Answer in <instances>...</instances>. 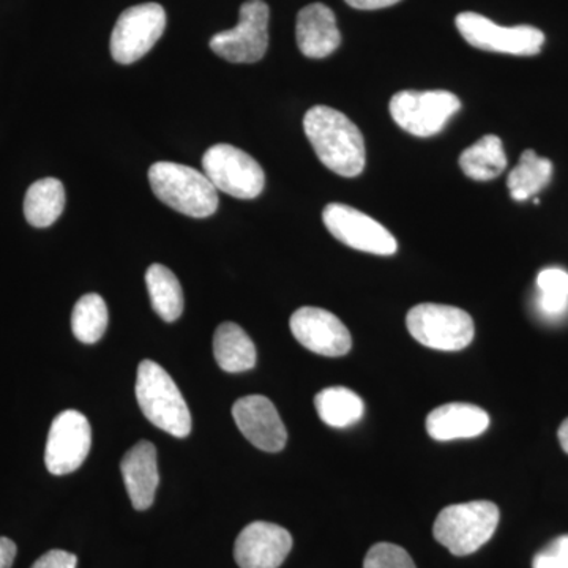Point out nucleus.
<instances>
[{"label":"nucleus","instance_id":"nucleus-11","mask_svg":"<svg viewBox=\"0 0 568 568\" xmlns=\"http://www.w3.org/2000/svg\"><path fill=\"white\" fill-rule=\"evenodd\" d=\"M92 429L80 410H63L52 420L44 465L52 476H67L80 469L91 452Z\"/></svg>","mask_w":568,"mask_h":568},{"label":"nucleus","instance_id":"nucleus-7","mask_svg":"<svg viewBox=\"0 0 568 568\" xmlns=\"http://www.w3.org/2000/svg\"><path fill=\"white\" fill-rule=\"evenodd\" d=\"M204 174L216 190L239 197L254 200L263 193L265 174L252 155L231 144H216L203 156Z\"/></svg>","mask_w":568,"mask_h":568},{"label":"nucleus","instance_id":"nucleus-14","mask_svg":"<svg viewBox=\"0 0 568 568\" xmlns=\"http://www.w3.org/2000/svg\"><path fill=\"white\" fill-rule=\"evenodd\" d=\"M233 417L242 435L260 450L276 454L286 446V426L274 403L265 396L250 395L237 399L233 406Z\"/></svg>","mask_w":568,"mask_h":568},{"label":"nucleus","instance_id":"nucleus-26","mask_svg":"<svg viewBox=\"0 0 568 568\" xmlns=\"http://www.w3.org/2000/svg\"><path fill=\"white\" fill-rule=\"evenodd\" d=\"M538 305L547 316H560L568 308V274L562 268H545L537 276Z\"/></svg>","mask_w":568,"mask_h":568},{"label":"nucleus","instance_id":"nucleus-18","mask_svg":"<svg viewBox=\"0 0 568 568\" xmlns=\"http://www.w3.org/2000/svg\"><path fill=\"white\" fill-rule=\"evenodd\" d=\"M488 426V414L481 407L467 403H448L436 407L426 417V432L439 443L484 435Z\"/></svg>","mask_w":568,"mask_h":568},{"label":"nucleus","instance_id":"nucleus-4","mask_svg":"<svg viewBox=\"0 0 568 568\" xmlns=\"http://www.w3.org/2000/svg\"><path fill=\"white\" fill-rule=\"evenodd\" d=\"M499 508L489 500L454 504L437 515L433 534L454 556H469L495 536Z\"/></svg>","mask_w":568,"mask_h":568},{"label":"nucleus","instance_id":"nucleus-30","mask_svg":"<svg viewBox=\"0 0 568 568\" xmlns=\"http://www.w3.org/2000/svg\"><path fill=\"white\" fill-rule=\"evenodd\" d=\"M17 558V545L7 537H0V568H11Z\"/></svg>","mask_w":568,"mask_h":568},{"label":"nucleus","instance_id":"nucleus-12","mask_svg":"<svg viewBox=\"0 0 568 568\" xmlns=\"http://www.w3.org/2000/svg\"><path fill=\"white\" fill-rule=\"evenodd\" d=\"M323 220L336 241L358 252L392 256L398 250L394 235L383 224L349 205L328 204L324 209Z\"/></svg>","mask_w":568,"mask_h":568},{"label":"nucleus","instance_id":"nucleus-31","mask_svg":"<svg viewBox=\"0 0 568 568\" xmlns=\"http://www.w3.org/2000/svg\"><path fill=\"white\" fill-rule=\"evenodd\" d=\"M399 0H346L347 6L357 10H379L395 6Z\"/></svg>","mask_w":568,"mask_h":568},{"label":"nucleus","instance_id":"nucleus-17","mask_svg":"<svg viewBox=\"0 0 568 568\" xmlns=\"http://www.w3.org/2000/svg\"><path fill=\"white\" fill-rule=\"evenodd\" d=\"M295 37L298 50L310 59L327 58L342 44L335 13L324 3H312L298 11Z\"/></svg>","mask_w":568,"mask_h":568},{"label":"nucleus","instance_id":"nucleus-19","mask_svg":"<svg viewBox=\"0 0 568 568\" xmlns=\"http://www.w3.org/2000/svg\"><path fill=\"white\" fill-rule=\"evenodd\" d=\"M213 355L223 372H248L256 365V347L241 325L223 323L213 335Z\"/></svg>","mask_w":568,"mask_h":568},{"label":"nucleus","instance_id":"nucleus-29","mask_svg":"<svg viewBox=\"0 0 568 568\" xmlns=\"http://www.w3.org/2000/svg\"><path fill=\"white\" fill-rule=\"evenodd\" d=\"M78 558L63 549H51L44 552L31 568H77Z\"/></svg>","mask_w":568,"mask_h":568},{"label":"nucleus","instance_id":"nucleus-25","mask_svg":"<svg viewBox=\"0 0 568 568\" xmlns=\"http://www.w3.org/2000/svg\"><path fill=\"white\" fill-rule=\"evenodd\" d=\"M108 321H110V315H108V306L104 304L102 295L85 294L74 305L73 315H71V331L81 343L93 345V343L100 342L106 332Z\"/></svg>","mask_w":568,"mask_h":568},{"label":"nucleus","instance_id":"nucleus-10","mask_svg":"<svg viewBox=\"0 0 568 568\" xmlns=\"http://www.w3.org/2000/svg\"><path fill=\"white\" fill-rule=\"evenodd\" d=\"M463 39L481 51L511 55H536L545 43V33L532 26L503 28L481 14L465 11L455 20Z\"/></svg>","mask_w":568,"mask_h":568},{"label":"nucleus","instance_id":"nucleus-15","mask_svg":"<svg viewBox=\"0 0 568 568\" xmlns=\"http://www.w3.org/2000/svg\"><path fill=\"white\" fill-rule=\"evenodd\" d=\"M293 549V537L274 523L254 521L235 540L234 558L241 568H280Z\"/></svg>","mask_w":568,"mask_h":568},{"label":"nucleus","instance_id":"nucleus-21","mask_svg":"<svg viewBox=\"0 0 568 568\" xmlns=\"http://www.w3.org/2000/svg\"><path fill=\"white\" fill-rule=\"evenodd\" d=\"M459 166L473 181L487 182L499 178L507 168L503 141L496 134H487L462 153Z\"/></svg>","mask_w":568,"mask_h":568},{"label":"nucleus","instance_id":"nucleus-24","mask_svg":"<svg viewBox=\"0 0 568 568\" xmlns=\"http://www.w3.org/2000/svg\"><path fill=\"white\" fill-rule=\"evenodd\" d=\"M552 163L541 159L536 152H523L518 166L508 174L507 185L515 201H526L536 196L551 181Z\"/></svg>","mask_w":568,"mask_h":568},{"label":"nucleus","instance_id":"nucleus-8","mask_svg":"<svg viewBox=\"0 0 568 568\" xmlns=\"http://www.w3.org/2000/svg\"><path fill=\"white\" fill-rule=\"evenodd\" d=\"M166 29V11L160 3H141L123 11L111 33V55L115 62L130 65L144 58L162 39Z\"/></svg>","mask_w":568,"mask_h":568},{"label":"nucleus","instance_id":"nucleus-23","mask_svg":"<svg viewBox=\"0 0 568 568\" xmlns=\"http://www.w3.org/2000/svg\"><path fill=\"white\" fill-rule=\"evenodd\" d=\"M145 284L152 308L166 323H174L183 313V293L178 276L162 264H152L145 272Z\"/></svg>","mask_w":568,"mask_h":568},{"label":"nucleus","instance_id":"nucleus-1","mask_svg":"<svg viewBox=\"0 0 568 568\" xmlns=\"http://www.w3.org/2000/svg\"><path fill=\"white\" fill-rule=\"evenodd\" d=\"M304 130L317 159L332 173L342 178H357L364 173V136L343 112L328 106L312 108L305 114Z\"/></svg>","mask_w":568,"mask_h":568},{"label":"nucleus","instance_id":"nucleus-22","mask_svg":"<svg viewBox=\"0 0 568 568\" xmlns=\"http://www.w3.org/2000/svg\"><path fill=\"white\" fill-rule=\"evenodd\" d=\"M317 416L332 428H347L364 417V399L346 387H328L315 398Z\"/></svg>","mask_w":568,"mask_h":568},{"label":"nucleus","instance_id":"nucleus-9","mask_svg":"<svg viewBox=\"0 0 568 568\" xmlns=\"http://www.w3.org/2000/svg\"><path fill=\"white\" fill-rule=\"evenodd\" d=\"M268 11L264 0H246L241 7L239 24L230 31L215 33L211 50L224 61L256 63L268 48Z\"/></svg>","mask_w":568,"mask_h":568},{"label":"nucleus","instance_id":"nucleus-2","mask_svg":"<svg viewBox=\"0 0 568 568\" xmlns=\"http://www.w3.org/2000/svg\"><path fill=\"white\" fill-rule=\"evenodd\" d=\"M136 399L142 414L156 428L183 439L192 433V414L166 369L153 361L138 366Z\"/></svg>","mask_w":568,"mask_h":568},{"label":"nucleus","instance_id":"nucleus-6","mask_svg":"<svg viewBox=\"0 0 568 568\" xmlns=\"http://www.w3.org/2000/svg\"><path fill=\"white\" fill-rule=\"evenodd\" d=\"M390 115L399 129L418 138L443 132L448 119L462 108L455 93L447 91H403L390 100Z\"/></svg>","mask_w":568,"mask_h":568},{"label":"nucleus","instance_id":"nucleus-3","mask_svg":"<svg viewBox=\"0 0 568 568\" xmlns=\"http://www.w3.org/2000/svg\"><path fill=\"white\" fill-rule=\"evenodd\" d=\"M149 182L163 204L193 219H207L219 209V193L194 168L173 162H159L149 170Z\"/></svg>","mask_w":568,"mask_h":568},{"label":"nucleus","instance_id":"nucleus-32","mask_svg":"<svg viewBox=\"0 0 568 568\" xmlns=\"http://www.w3.org/2000/svg\"><path fill=\"white\" fill-rule=\"evenodd\" d=\"M558 437L560 447H562V450L568 455V418H566V420L562 422V425H560Z\"/></svg>","mask_w":568,"mask_h":568},{"label":"nucleus","instance_id":"nucleus-5","mask_svg":"<svg viewBox=\"0 0 568 568\" xmlns=\"http://www.w3.org/2000/svg\"><path fill=\"white\" fill-rule=\"evenodd\" d=\"M407 331L420 345L436 351H462L473 343V317L457 306L420 304L406 317Z\"/></svg>","mask_w":568,"mask_h":568},{"label":"nucleus","instance_id":"nucleus-16","mask_svg":"<svg viewBox=\"0 0 568 568\" xmlns=\"http://www.w3.org/2000/svg\"><path fill=\"white\" fill-rule=\"evenodd\" d=\"M123 484L136 510H148L160 484L156 448L149 440L134 444L121 463Z\"/></svg>","mask_w":568,"mask_h":568},{"label":"nucleus","instance_id":"nucleus-27","mask_svg":"<svg viewBox=\"0 0 568 568\" xmlns=\"http://www.w3.org/2000/svg\"><path fill=\"white\" fill-rule=\"evenodd\" d=\"M364 568H417L405 548L394 544H376L369 548Z\"/></svg>","mask_w":568,"mask_h":568},{"label":"nucleus","instance_id":"nucleus-13","mask_svg":"<svg viewBox=\"0 0 568 568\" xmlns=\"http://www.w3.org/2000/svg\"><path fill=\"white\" fill-rule=\"evenodd\" d=\"M290 327L302 346L325 357H342L353 347L346 325L327 310L304 306L291 316Z\"/></svg>","mask_w":568,"mask_h":568},{"label":"nucleus","instance_id":"nucleus-20","mask_svg":"<svg viewBox=\"0 0 568 568\" xmlns=\"http://www.w3.org/2000/svg\"><path fill=\"white\" fill-rule=\"evenodd\" d=\"M65 209V189L54 178L41 179L29 186L24 197V215L36 227H50Z\"/></svg>","mask_w":568,"mask_h":568},{"label":"nucleus","instance_id":"nucleus-28","mask_svg":"<svg viewBox=\"0 0 568 568\" xmlns=\"http://www.w3.org/2000/svg\"><path fill=\"white\" fill-rule=\"evenodd\" d=\"M532 568H568V534L540 549L534 556Z\"/></svg>","mask_w":568,"mask_h":568}]
</instances>
